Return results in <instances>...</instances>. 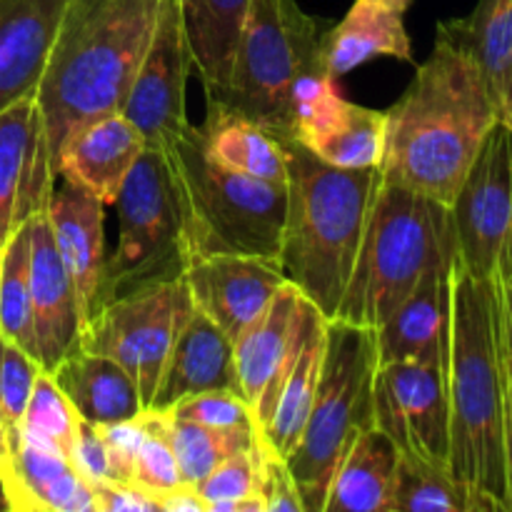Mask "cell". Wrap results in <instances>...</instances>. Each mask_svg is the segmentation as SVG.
I'll list each match as a JSON object with an SVG mask.
<instances>
[{
  "label": "cell",
  "instance_id": "obj_1",
  "mask_svg": "<svg viewBox=\"0 0 512 512\" xmlns=\"http://www.w3.org/2000/svg\"><path fill=\"white\" fill-rule=\"evenodd\" d=\"M158 8L160 0H70L33 93L23 220L48 205L65 140L105 115L123 113Z\"/></svg>",
  "mask_w": 512,
  "mask_h": 512
},
{
  "label": "cell",
  "instance_id": "obj_2",
  "mask_svg": "<svg viewBox=\"0 0 512 512\" xmlns=\"http://www.w3.org/2000/svg\"><path fill=\"white\" fill-rule=\"evenodd\" d=\"M498 120L478 63L443 20L408 93L385 110L380 180L450 208Z\"/></svg>",
  "mask_w": 512,
  "mask_h": 512
},
{
  "label": "cell",
  "instance_id": "obj_3",
  "mask_svg": "<svg viewBox=\"0 0 512 512\" xmlns=\"http://www.w3.org/2000/svg\"><path fill=\"white\" fill-rule=\"evenodd\" d=\"M450 473L468 488L475 512H510L503 433V368L495 278L450 268Z\"/></svg>",
  "mask_w": 512,
  "mask_h": 512
},
{
  "label": "cell",
  "instance_id": "obj_4",
  "mask_svg": "<svg viewBox=\"0 0 512 512\" xmlns=\"http://www.w3.org/2000/svg\"><path fill=\"white\" fill-rule=\"evenodd\" d=\"M288 160L280 270L320 313L333 320L380 190V168H335L295 138L280 135Z\"/></svg>",
  "mask_w": 512,
  "mask_h": 512
},
{
  "label": "cell",
  "instance_id": "obj_5",
  "mask_svg": "<svg viewBox=\"0 0 512 512\" xmlns=\"http://www.w3.org/2000/svg\"><path fill=\"white\" fill-rule=\"evenodd\" d=\"M453 260L455 230L448 205L380 183L333 320L375 330L430 270L450 268Z\"/></svg>",
  "mask_w": 512,
  "mask_h": 512
},
{
  "label": "cell",
  "instance_id": "obj_6",
  "mask_svg": "<svg viewBox=\"0 0 512 512\" xmlns=\"http://www.w3.org/2000/svg\"><path fill=\"white\" fill-rule=\"evenodd\" d=\"M163 153L180 183L198 260L205 255H250L278 263L288 185L220 168L205 153L200 125L193 123Z\"/></svg>",
  "mask_w": 512,
  "mask_h": 512
},
{
  "label": "cell",
  "instance_id": "obj_7",
  "mask_svg": "<svg viewBox=\"0 0 512 512\" xmlns=\"http://www.w3.org/2000/svg\"><path fill=\"white\" fill-rule=\"evenodd\" d=\"M120 238L105 258L95 308L138 290L173 283L198 260L188 208L163 150L145 148L115 200ZM95 313V310H93Z\"/></svg>",
  "mask_w": 512,
  "mask_h": 512
},
{
  "label": "cell",
  "instance_id": "obj_8",
  "mask_svg": "<svg viewBox=\"0 0 512 512\" xmlns=\"http://www.w3.org/2000/svg\"><path fill=\"white\" fill-rule=\"evenodd\" d=\"M325 33L328 25L305 13L295 0H250L228 85L208 103L290 138L295 90L323 70Z\"/></svg>",
  "mask_w": 512,
  "mask_h": 512
},
{
  "label": "cell",
  "instance_id": "obj_9",
  "mask_svg": "<svg viewBox=\"0 0 512 512\" xmlns=\"http://www.w3.org/2000/svg\"><path fill=\"white\" fill-rule=\"evenodd\" d=\"M378 365L373 328L328 320L313 408L288 458L305 512H323L330 480L345 453L365 430L375 428L373 385Z\"/></svg>",
  "mask_w": 512,
  "mask_h": 512
},
{
  "label": "cell",
  "instance_id": "obj_10",
  "mask_svg": "<svg viewBox=\"0 0 512 512\" xmlns=\"http://www.w3.org/2000/svg\"><path fill=\"white\" fill-rule=\"evenodd\" d=\"M193 313L195 303L183 278L138 290L95 308L83 325L78 348L123 365L148 410L170 348Z\"/></svg>",
  "mask_w": 512,
  "mask_h": 512
},
{
  "label": "cell",
  "instance_id": "obj_11",
  "mask_svg": "<svg viewBox=\"0 0 512 512\" xmlns=\"http://www.w3.org/2000/svg\"><path fill=\"white\" fill-rule=\"evenodd\" d=\"M455 263L490 278L512 233V130L495 123L480 145L453 205Z\"/></svg>",
  "mask_w": 512,
  "mask_h": 512
},
{
  "label": "cell",
  "instance_id": "obj_12",
  "mask_svg": "<svg viewBox=\"0 0 512 512\" xmlns=\"http://www.w3.org/2000/svg\"><path fill=\"white\" fill-rule=\"evenodd\" d=\"M445 370L443 365L420 360L378 365L373 385L375 428L393 440L398 453L448 465L450 405Z\"/></svg>",
  "mask_w": 512,
  "mask_h": 512
},
{
  "label": "cell",
  "instance_id": "obj_13",
  "mask_svg": "<svg viewBox=\"0 0 512 512\" xmlns=\"http://www.w3.org/2000/svg\"><path fill=\"white\" fill-rule=\"evenodd\" d=\"M193 58L178 0H160L158 20L125 98L123 115L140 130L145 148L165 150L190 125L185 85Z\"/></svg>",
  "mask_w": 512,
  "mask_h": 512
},
{
  "label": "cell",
  "instance_id": "obj_14",
  "mask_svg": "<svg viewBox=\"0 0 512 512\" xmlns=\"http://www.w3.org/2000/svg\"><path fill=\"white\" fill-rule=\"evenodd\" d=\"M290 138L335 168H380L385 113L343 100L335 80L320 70L295 90Z\"/></svg>",
  "mask_w": 512,
  "mask_h": 512
},
{
  "label": "cell",
  "instance_id": "obj_15",
  "mask_svg": "<svg viewBox=\"0 0 512 512\" xmlns=\"http://www.w3.org/2000/svg\"><path fill=\"white\" fill-rule=\"evenodd\" d=\"M183 280L195 308L233 343L288 283L280 263L250 255H205Z\"/></svg>",
  "mask_w": 512,
  "mask_h": 512
},
{
  "label": "cell",
  "instance_id": "obj_16",
  "mask_svg": "<svg viewBox=\"0 0 512 512\" xmlns=\"http://www.w3.org/2000/svg\"><path fill=\"white\" fill-rule=\"evenodd\" d=\"M30 225V300H33L35 340H38V363L45 373H53L80 345L83 318L73 280L60 258L53 225L48 213L40 210L28 218Z\"/></svg>",
  "mask_w": 512,
  "mask_h": 512
},
{
  "label": "cell",
  "instance_id": "obj_17",
  "mask_svg": "<svg viewBox=\"0 0 512 512\" xmlns=\"http://www.w3.org/2000/svg\"><path fill=\"white\" fill-rule=\"evenodd\" d=\"M0 480L10 512H95L93 488L78 468L20 430L3 438Z\"/></svg>",
  "mask_w": 512,
  "mask_h": 512
},
{
  "label": "cell",
  "instance_id": "obj_18",
  "mask_svg": "<svg viewBox=\"0 0 512 512\" xmlns=\"http://www.w3.org/2000/svg\"><path fill=\"white\" fill-rule=\"evenodd\" d=\"M303 305L305 295L295 285L285 283L270 300L268 308L233 343L240 395L253 408L260 430H263L275 383L293 355Z\"/></svg>",
  "mask_w": 512,
  "mask_h": 512
},
{
  "label": "cell",
  "instance_id": "obj_19",
  "mask_svg": "<svg viewBox=\"0 0 512 512\" xmlns=\"http://www.w3.org/2000/svg\"><path fill=\"white\" fill-rule=\"evenodd\" d=\"M143 150L145 138L123 113L105 115L65 140L58 158V180H68L103 205H115Z\"/></svg>",
  "mask_w": 512,
  "mask_h": 512
},
{
  "label": "cell",
  "instance_id": "obj_20",
  "mask_svg": "<svg viewBox=\"0 0 512 512\" xmlns=\"http://www.w3.org/2000/svg\"><path fill=\"white\" fill-rule=\"evenodd\" d=\"M70 0H0V110L35 93Z\"/></svg>",
  "mask_w": 512,
  "mask_h": 512
},
{
  "label": "cell",
  "instance_id": "obj_21",
  "mask_svg": "<svg viewBox=\"0 0 512 512\" xmlns=\"http://www.w3.org/2000/svg\"><path fill=\"white\" fill-rule=\"evenodd\" d=\"M325 335H328V318L305 298L293 355L275 383L263 420L265 443L285 460L293 455L313 408L325 358Z\"/></svg>",
  "mask_w": 512,
  "mask_h": 512
},
{
  "label": "cell",
  "instance_id": "obj_22",
  "mask_svg": "<svg viewBox=\"0 0 512 512\" xmlns=\"http://www.w3.org/2000/svg\"><path fill=\"white\" fill-rule=\"evenodd\" d=\"M210 390H233L240 395L233 340L195 308L170 348L150 410L165 413L180 400Z\"/></svg>",
  "mask_w": 512,
  "mask_h": 512
},
{
  "label": "cell",
  "instance_id": "obj_23",
  "mask_svg": "<svg viewBox=\"0 0 512 512\" xmlns=\"http://www.w3.org/2000/svg\"><path fill=\"white\" fill-rule=\"evenodd\" d=\"M450 268L430 270L413 293L375 328L380 365L420 360L448 368Z\"/></svg>",
  "mask_w": 512,
  "mask_h": 512
},
{
  "label": "cell",
  "instance_id": "obj_24",
  "mask_svg": "<svg viewBox=\"0 0 512 512\" xmlns=\"http://www.w3.org/2000/svg\"><path fill=\"white\" fill-rule=\"evenodd\" d=\"M103 208L105 205L100 200L83 193L63 178L55 183L48 205H45L60 258L73 280L83 325L88 323L95 310V295H98L100 273H103L105 263Z\"/></svg>",
  "mask_w": 512,
  "mask_h": 512
},
{
  "label": "cell",
  "instance_id": "obj_25",
  "mask_svg": "<svg viewBox=\"0 0 512 512\" xmlns=\"http://www.w3.org/2000/svg\"><path fill=\"white\" fill-rule=\"evenodd\" d=\"M373 58H395L413 63L403 13L380 0H355L348 15L328 28L320 48L323 70L338 83L343 75Z\"/></svg>",
  "mask_w": 512,
  "mask_h": 512
},
{
  "label": "cell",
  "instance_id": "obj_26",
  "mask_svg": "<svg viewBox=\"0 0 512 512\" xmlns=\"http://www.w3.org/2000/svg\"><path fill=\"white\" fill-rule=\"evenodd\" d=\"M50 375L75 413L93 425L123 423L145 410L128 370L105 355L78 348Z\"/></svg>",
  "mask_w": 512,
  "mask_h": 512
},
{
  "label": "cell",
  "instance_id": "obj_27",
  "mask_svg": "<svg viewBox=\"0 0 512 512\" xmlns=\"http://www.w3.org/2000/svg\"><path fill=\"white\" fill-rule=\"evenodd\" d=\"M205 153L225 170L273 185H288V160L280 135L270 133L245 115L208 103L200 125Z\"/></svg>",
  "mask_w": 512,
  "mask_h": 512
},
{
  "label": "cell",
  "instance_id": "obj_28",
  "mask_svg": "<svg viewBox=\"0 0 512 512\" xmlns=\"http://www.w3.org/2000/svg\"><path fill=\"white\" fill-rule=\"evenodd\" d=\"M398 455L383 430H365L335 470L323 512H390Z\"/></svg>",
  "mask_w": 512,
  "mask_h": 512
},
{
  "label": "cell",
  "instance_id": "obj_29",
  "mask_svg": "<svg viewBox=\"0 0 512 512\" xmlns=\"http://www.w3.org/2000/svg\"><path fill=\"white\" fill-rule=\"evenodd\" d=\"M193 70L208 98L225 90L250 0H178Z\"/></svg>",
  "mask_w": 512,
  "mask_h": 512
},
{
  "label": "cell",
  "instance_id": "obj_30",
  "mask_svg": "<svg viewBox=\"0 0 512 512\" xmlns=\"http://www.w3.org/2000/svg\"><path fill=\"white\" fill-rule=\"evenodd\" d=\"M445 23L473 55L500 123L512 130V0H480L468 18Z\"/></svg>",
  "mask_w": 512,
  "mask_h": 512
},
{
  "label": "cell",
  "instance_id": "obj_31",
  "mask_svg": "<svg viewBox=\"0 0 512 512\" xmlns=\"http://www.w3.org/2000/svg\"><path fill=\"white\" fill-rule=\"evenodd\" d=\"M33 115V95L15 100L13 105L0 110V248L23 223L20 205L28 180Z\"/></svg>",
  "mask_w": 512,
  "mask_h": 512
},
{
  "label": "cell",
  "instance_id": "obj_32",
  "mask_svg": "<svg viewBox=\"0 0 512 512\" xmlns=\"http://www.w3.org/2000/svg\"><path fill=\"white\" fill-rule=\"evenodd\" d=\"M28 218L0 248V335L38 360L33 300H30Z\"/></svg>",
  "mask_w": 512,
  "mask_h": 512
},
{
  "label": "cell",
  "instance_id": "obj_33",
  "mask_svg": "<svg viewBox=\"0 0 512 512\" xmlns=\"http://www.w3.org/2000/svg\"><path fill=\"white\" fill-rule=\"evenodd\" d=\"M390 512H475V500L448 465L400 453Z\"/></svg>",
  "mask_w": 512,
  "mask_h": 512
},
{
  "label": "cell",
  "instance_id": "obj_34",
  "mask_svg": "<svg viewBox=\"0 0 512 512\" xmlns=\"http://www.w3.org/2000/svg\"><path fill=\"white\" fill-rule=\"evenodd\" d=\"M165 433H168L173 453L178 458L180 473L188 485L200 483L205 475L213 473L223 460L255 448L263 440L260 430H220L208 425L190 423V420L170 418L163 413Z\"/></svg>",
  "mask_w": 512,
  "mask_h": 512
},
{
  "label": "cell",
  "instance_id": "obj_35",
  "mask_svg": "<svg viewBox=\"0 0 512 512\" xmlns=\"http://www.w3.org/2000/svg\"><path fill=\"white\" fill-rule=\"evenodd\" d=\"M80 415L65 398L63 390L53 380V375L40 370L35 378L33 393H30L28 408H25L20 433L33 443L45 445L55 453L65 455L73 463L75 435H78Z\"/></svg>",
  "mask_w": 512,
  "mask_h": 512
},
{
  "label": "cell",
  "instance_id": "obj_36",
  "mask_svg": "<svg viewBox=\"0 0 512 512\" xmlns=\"http://www.w3.org/2000/svg\"><path fill=\"white\" fill-rule=\"evenodd\" d=\"M135 483L153 493L155 498L188 485L165 433L163 413L158 410H145V438L135 458Z\"/></svg>",
  "mask_w": 512,
  "mask_h": 512
},
{
  "label": "cell",
  "instance_id": "obj_37",
  "mask_svg": "<svg viewBox=\"0 0 512 512\" xmlns=\"http://www.w3.org/2000/svg\"><path fill=\"white\" fill-rule=\"evenodd\" d=\"M40 363L15 343L0 335V430L5 435L20 430Z\"/></svg>",
  "mask_w": 512,
  "mask_h": 512
},
{
  "label": "cell",
  "instance_id": "obj_38",
  "mask_svg": "<svg viewBox=\"0 0 512 512\" xmlns=\"http://www.w3.org/2000/svg\"><path fill=\"white\" fill-rule=\"evenodd\" d=\"M165 413L170 418L190 420V423L208 425V428L260 430L253 408L245 403L243 395L233 393V390H210V393L190 395Z\"/></svg>",
  "mask_w": 512,
  "mask_h": 512
},
{
  "label": "cell",
  "instance_id": "obj_39",
  "mask_svg": "<svg viewBox=\"0 0 512 512\" xmlns=\"http://www.w3.org/2000/svg\"><path fill=\"white\" fill-rule=\"evenodd\" d=\"M265 445L268 443L263 438L255 448L223 460L213 473L193 485L200 498L210 505L218 503V500H240L248 498V495H260Z\"/></svg>",
  "mask_w": 512,
  "mask_h": 512
},
{
  "label": "cell",
  "instance_id": "obj_40",
  "mask_svg": "<svg viewBox=\"0 0 512 512\" xmlns=\"http://www.w3.org/2000/svg\"><path fill=\"white\" fill-rule=\"evenodd\" d=\"M495 288H498V345L500 368H503V433L505 460H508V508L512 512V268L508 255L500 250L495 265Z\"/></svg>",
  "mask_w": 512,
  "mask_h": 512
},
{
  "label": "cell",
  "instance_id": "obj_41",
  "mask_svg": "<svg viewBox=\"0 0 512 512\" xmlns=\"http://www.w3.org/2000/svg\"><path fill=\"white\" fill-rule=\"evenodd\" d=\"M95 428L103 435L105 450H108L110 480L135 483V458H138L140 443L145 438V410L123 423L95 425Z\"/></svg>",
  "mask_w": 512,
  "mask_h": 512
},
{
  "label": "cell",
  "instance_id": "obj_42",
  "mask_svg": "<svg viewBox=\"0 0 512 512\" xmlns=\"http://www.w3.org/2000/svg\"><path fill=\"white\" fill-rule=\"evenodd\" d=\"M260 495H263L265 510L268 512H305L300 490L288 468V460L280 458L270 445H265L263 453Z\"/></svg>",
  "mask_w": 512,
  "mask_h": 512
},
{
  "label": "cell",
  "instance_id": "obj_43",
  "mask_svg": "<svg viewBox=\"0 0 512 512\" xmlns=\"http://www.w3.org/2000/svg\"><path fill=\"white\" fill-rule=\"evenodd\" d=\"M90 488L95 495V512H160L158 498L138 483L100 480Z\"/></svg>",
  "mask_w": 512,
  "mask_h": 512
},
{
  "label": "cell",
  "instance_id": "obj_44",
  "mask_svg": "<svg viewBox=\"0 0 512 512\" xmlns=\"http://www.w3.org/2000/svg\"><path fill=\"white\" fill-rule=\"evenodd\" d=\"M73 465L90 485L100 483V480H110L108 450H105L103 435L98 433V428H95L93 423H88V420L83 418L78 420V435H75V448H73Z\"/></svg>",
  "mask_w": 512,
  "mask_h": 512
},
{
  "label": "cell",
  "instance_id": "obj_45",
  "mask_svg": "<svg viewBox=\"0 0 512 512\" xmlns=\"http://www.w3.org/2000/svg\"><path fill=\"white\" fill-rule=\"evenodd\" d=\"M160 512H208V503L198 495L193 485H183V488L165 493L158 498Z\"/></svg>",
  "mask_w": 512,
  "mask_h": 512
},
{
  "label": "cell",
  "instance_id": "obj_46",
  "mask_svg": "<svg viewBox=\"0 0 512 512\" xmlns=\"http://www.w3.org/2000/svg\"><path fill=\"white\" fill-rule=\"evenodd\" d=\"M380 3H385L388 8H393V10H398V13H405V10H408V5L413 3V0H380Z\"/></svg>",
  "mask_w": 512,
  "mask_h": 512
},
{
  "label": "cell",
  "instance_id": "obj_47",
  "mask_svg": "<svg viewBox=\"0 0 512 512\" xmlns=\"http://www.w3.org/2000/svg\"><path fill=\"white\" fill-rule=\"evenodd\" d=\"M0 512H10L8 500H5V490H3V480H0Z\"/></svg>",
  "mask_w": 512,
  "mask_h": 512
},
{
  "label": "cell",
  "instance_id": "obj_48",
  "mask_svg": "<svg viewBox=\"0 0 512 512\" xmlns=\"http://www.w3.org/2000/svg\"><path fill=\"white\" fill-rule=\"evenodd\" d=\"M503 253L508 255V260H510V268H512V233L508 235V240H505V245H503Z\"/></svg>",
  "mask_w": 512,
  "mask_h": 512
},
{
  "label": "cell",
  "instance_id": "obj_49",
  "mask_svg": "<svg viewBox=\"0 0 512 512\" xmlns=\"http://www.w3.org/2000/svg\"><path fill=\"white\" fill-rule=\"evenodd\" d=\"M0 455H3V430H0Z\"/></svg>",
  "mask_w": 512,
  "mask_h": 512
}]
</instances>
